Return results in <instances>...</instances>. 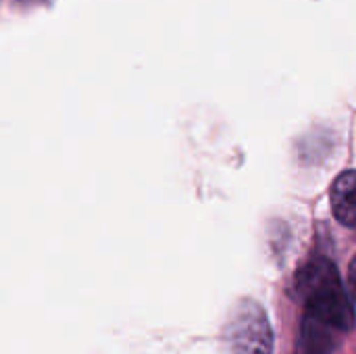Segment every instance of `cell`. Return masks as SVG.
Instances as JSON below:
<instances>
[{
	"mask_svg": "<svg viewBox=\"0 0 356 354\" xmlns=\"http://www.w3.org/2000/svg\"><path fill=\"white\" fill-rule=\"evenodd\" d=\"M348 282H350V290H353V294L356 296V257L353 259V263H350V271H348Z\"/></svg>",
	"mask_w": 356,
	"mask_h": 354,
	"instance_id": "277c9868",
	"label": "cell"
},
{
	"mask_svg": "<svg viewBox=\"0 0 356 354\" xmlns=\"http://www.w3.org/2000/svg\"><path fill=\"white\" fill-rule=\"evenodd\" d=\"M232 354H271L273 334L265 311L254 303L240 305L227 328Z\"/></svg>",
	"mask_w": 356,
	"mask_h": 354,
	"instance_id": "7a4b0ae2",
	"label": "cell"
},
{
	"mask_svg": "<svg viewBox=\"0 0 356 354\" xmlns=\"http://www.w3.org/2000/svg\"><path fill=\"white\" fill-rule=\"evenodd\" d=\"M332 209L338 221L356 227V169L342 173L332 188Z\"/></svg>",
	"mask_w": 356,
	"mask_h": 354,
	"instance_id": "3957f363",
	"label": "cell"
},
{
	"mask_svg": "<svg viewBox=\"0 0 356 354\" xmlns=\"http://www.w3.org/2000/svg\"><path fill=\"white\" fill-rule=\"evenodd\" d=\"M300 290L307 298V317L344 334L355 325V309L342 290L340 277L332 263L317 261L309 265L300 280Z\"/></svg>",
	"mask_w": 356,
	"mask_h": 354,
	"instance_id": "6da1fadb",
	"label": "cell"
},
{
	"mask_svg": "<svg viewBox=\"0 0 356 354\" xmlns=\"http://www.w3.org/2000/svg\"><path fill=\"white\" fill-rule=\"evenodd\" d=\"M25 2H35V0H25Z\"/></svg>",
	"mask_w": 356,
	"mask_h": 354,
	"instance_id": "5b68a950",
	"label": "cell"
}]
</instances>
